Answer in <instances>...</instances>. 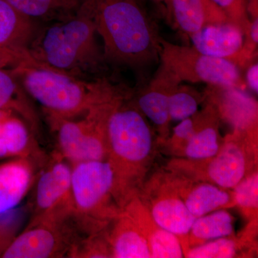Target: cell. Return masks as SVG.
<instances>
[{
    "mask_svg": "<svg viewBox=\"0 0 258 258\" xmlns=\"http://www.w3.org/2000/svg\"><path fill=\"white\" fill-rule=\"evenodd\" d=\"M226 13L229 19L245 31L249 23L247 14L248 0H212Z\"/></svg>",
    "mask_w": 258,
    "mask_h": 258,
    "instance_id": "f1b7e54d",
    "label": "cell"
},
{
    "mask_svg": "<svg viewBox=\"0 0 258 258\" xmlns=\"http://www.w3.org/2000/svg\"><path fill=\"white\" fill-rule=\"evenodd\" d=\"M35 128L18 112L0 110V161L23 158L42 166L48 156L35 137Z\"/></svg>",
    "mask_w": 258,
    "mask_h": 258,
    "instance_id": "7c38bea8",
    "label": "cell"
},
{
    "mask_svg": "<svg viewBox=\"0 0 258 258\" xmlns=\"http://www.w3.org/2000/svg\"><path fill=\"white\" fill-rule=\"evenodd\" d=\"M11 71L45 115L71 118L82 115L104 100L115 86L104 76L87 81L31 64H21Z\"/></svg>",
    "mask_w": 258,
    "mask_h": 258,
    "instance_id": "277c9868",
    "label": "cell"
},
{
    "mask_svg": "<svg viewBox=\"0 0 258 258\" xmlns=\"http://www.w3.org/2000/svg\"><path fill=\"white\" fill-rule=\"evenodd\" d=\"M257 131L235 130L230 139L222 144L215 157L205 159V180L225 189H232L248 175L249 158L247 147L255 138Z\"/></svg>",
    "mask_w": 258,
    "mask_h": 258,
    "instance_id": "8fae6325",
    "label": "cell"
},
{
    "mask_svg": "<svg viewBox=\"0 0 258 258\" xmlns=\"http://www.w3.org/2000/svg\"><path fill=\"white\" fill-rule=\"evenodd\" d=\"M179 83L174 75L160 66L147 86L137 91H132L136 105L155 126L163 142L170 135L169 97Z\"/></svg>",
    "mask_w": 258,
    "mask_h": 258,
    "instance_id": "4fadbf2b",
    "label": "cell"
},
{
    "mask_svg": "<svg viewBox=\"0 0 258 258\" xmlns=\"http://www.w3.org/2000/svg\"><path fill=\"white\" fill-rule=\"evenodd\" d=\"M40 166L23 158L0 163V216L15 210L30 193Z\"/></svg>",
    "mask_w": 258,
    "mask_h": 258,
    "instance_id": "e0dca14e",
    "label": "cell"
},
{
    "mask_svg": "<svg viewBox=\"0 0 258 258\" xmlns=\"http://www.w3.org/2000/svg\"><path fill=\"white\" fill-rule=\"evenodd\" d=\"M72 164L54 151L39 168L32 185L30 220L73 217Z\"/></svg>",
    "mask_w": 258,
    "mask_h": 258,
    "instance_id": "9c48e42d",
    "label": "cell"
},
{
    "mask_svg": "<svg viewBox=\"0 0 258 258\" xmlns=\"http://www.w3.org/2000/svg\"><path fill=\"white\" fill-rule=\"evenodd\" d=\"M20 223V215L15 210L0 216V257L18 235Z\"/></svg>",
    "mask_w": 258,
    "mask_h": 258,
    "instance_id": "f546056e",
    "label": "cell"
},
{
    "mask_svg": "<svg viewBox=\"0 0 258 258\" xmlns=\"http://www.w3.org/2000/svg\"><path fill=\"white\" fill-rule=\"evenodd\" d=\"M229 237L216 239L190 247L184 252L189 258H231L238 254L240 244Z\"/></svg>",
    "mask_w": 258,
    "mask_h": 258,
    "instance_id": "83f0119b",
    "label": "cell"
},
{
    "mask_svg": "<svg viewBox=\"0 0 258 258\" xmlns=\"http://www.w3.org/2000/svg\"><path fill=\"white\" fill-rule=\"evenodd\" d=\"M21 14L38 23H50L79 10L83 0H7Z\"/></svg>",
    "mask_w": 258,
    "mask_h": 258,
    "instance_id": "603a6c76",
    "label": "cell"
},
{
    "mask_svg": "<svg viewBox=\"0 0 258 258\" xmlns=\"http://www.w3.org/2000/svg\"><path fill=\"white\" fill-rule=\"evenodd\" d=\"M37 29L28 47L42 67L86 79L101 74L106 62L96 40V28L89 0L77 11Z\"/></svg>",
    "mask_w": 258,
    "mask_h": 258,
    "instance_id": "7a4b0ae2",
    "label": "cell"
},
{
    "mask_svg": "<svg viewBox=\"0 0 258 258\" xmlns=\"http://www.w3.org/2000/svg\"><path fill=\"white\" fill-rule=\"evenodd\" d=\"M220 120V115L215 106L208 120L197 130L186 144L182 156L190 160H205L215 157L222 145L219 134Z\"/></svg>",
    "mask_w": 258,
    "mask_h": 258,
    "instance_id": "cb8c5ba5",
    "label": "cell"
},
{
    "mask_svg": "<svg viewBox=\"0 0 258 258\" xmlns=\"http://www.w3.org/2000/svg\"><path fill=\"white\" fill-rule=\"evenodd\" d=\"M13 109L31 123L37 125V115L25 94V91L11 70L0 69V110Z\"/></svg>",
    "mask_w": 258,
    "mask_h": 258,
    "instance_id": "d4e9b609",
    "label": "cell"
},
{
    "mask_svg": "<svg viewBox=\"0 0 258 258\" xmlns=\"http://www.w3.org/2000/svg\"><path fill=\"white\" fill-rule=\"evenodd\" d=\"M234 222L233 216L225 209L197 217L186 237L184 252L209 241L230 237L234 232Z\"/></svg>",
    "mask_w": 258,
    "mask_h": 258,
    "instance_id": "7402d4cb",
    "label": "cell"
},
{
    "mask_svg": "<svg viewBox=\"0 0 258 258\" xmlns=\"http://www.w3.org/2000/svg\"><path fill=\"white\" fill-rule=\"evenodd\" d=\"M137 196L154 221L177 236L182 245L196 217L180 198L171 174H157L149 184H144Z\"/></svg>",
    "mask_w": 258,
    "mask_h": 258,
    "instance_id": "30bf717a",
    "label": "cell"
},
{
    "mask_svg": "<svg viewBox=\"0 0 258 258\" xmlns=\"http://www.w3.org/2000/svg\"><path fill=\"white\" fill-rule=\"evenodd\" d=\"M39 27L7 0H0V48L28 51Z\"/></svg>",
    "mask_w": 258,
    "mask_h": 258,
    "instance_id": "44dd1931",
    "label": "cell"
},
{
    "mask_svg": "<svg viewBox=\"0 0 258 258\" xmlns=\"http://www.w3.org/2000/svg\"><path fill=\"white\" fill-rule=\"evenodd\" d=\"M161 66L180 83H205L243 90L239 68L233 62L202 53L193 46L171 43L161 38Z\"/></svg>",
    "mask_w": 258,
    "mask_h": 258,
    "instance_id": "52a82bcc",
    "label": "cell"
},
{
    "mask_svg": "<svg viewBox=\"0 0 258 258\" xmlns=\"http://www.w3.org/2000/svg\"><path fill=\"white\" fill-rule=\"evenodd\" d=\"M246 82L248 87L254 91L258 93V64L257 62L251 64L246 74Z\"/></svg>",
    "mask_w": 258,
    "mask_h": 258,
    "instance_id": "1f68e13d",
    "label": "cell"
},
{
    "mask_svg": "<svg viewBox=\"0 0 258 258\" xmlns=\"http://www.w3.org/2000/svg\"><path fill=\"white\" fill-rule=\"evenodd\" d=\"M21 64L40 66L28 51H17L0 48V69L13 70Z\"/></svg>",
    "mask_w": 258,
    "mask_h": 258,
    "instance_id": "4dcf8cb0",
    "label": "cell"
},
{
    "mask_svg": "<svg viewBox=\"0 0 258 258\" xmlns=\"http://www.w3.org/2000/svg\"><path fill=\"white\" fill-rule=\"evenodd\" d=\"M171 175L180 198L196 218L236 205L232 189H225L208 181H192L175 174Z\"/></svg>",
    "mask_w": 258,
    "mask_h": 258,
    "instance_id": "2e32d148",
    "label": "cell"
},
{
    "mask_svg": "<svg viewBox=\"0 0 258 258\" xmlns=\"http://www.w3.org/2000/svg\"><path fill=\"white\" fill-rule=\"evenodd\" d=\"M162 1L176 28L188 37L208 25L231 21L225 12L212 0Z\"/></svg>",
    "mask_w": 258,
    "mask_h": 258,
    "instance_id": "d6986e66",
    "label": "cell"
},
{
    "mask_svg": "<svg viewBox=\"0 0 258 258\" xmlns=\"http://www.w3.org/2000/svg\"><path fill=\"white\" fill-rule=\"evenodd\" d=\"M205 98L198 90L187 85L179 83L171 93L169 113L171 120L181 121L189 118L198 111L199 106Z\"/></svg>",
    "mask_w": 258,
    "mask_h": 258,
    "instance_id": "484cf974",
    "label": "cell"
},
{
    "mask_svg": "<svg viewBox=\"0 0 258 258\" xmlns=\"http://www.w3.org/2000/svg\"><path fill=\"white\" fill-rule=\"evenodd\" d=\"M258 175L254 171L245 176L232 189L235 206L242 210L245 216L254 218L257 215Z\"/></svg>",
    "mask_w": 258,
    "mask_h": 258,
    "instance_id": "4316f807",
    "label": "cell"
},
{
    "mask_svg": "<svg viewBox=\"0 0 258 258\" xmlns=\"http://www.w3.org/2000/svg\"><path fill=\"white\" fill-rule=\"evenodd\" d=\"M106 63L142 69L157 62L161 38L137 0H89Z\"/></svg>",
    "mask_w": 258,
    "mask_h": 258,
    "instance_id": "3957f363",
    "label": "cell"
},
{
    "mask_svg": "<svg viewBox=\"0 0 258 258\" xmlns=\"http://www.w3.org/2000/svg\"><path fill=\"white\" fill-rule=\"evenodd\" d=\"M105 234L111 257H152L147 239L124 210L105 229Z\"/></svg>",
    "mask_w": 258,
    "mask_h": 258,
    "instance_id": "ffe728a7",
    "label": "cell"
},
{
    "mask_svg": "<svg viewBox=\"0 0 258 258\" xmlns=\"http://www.w3.org/2000/svg\"><path fill=\"white\" fill-rule=\"evenodd\" d=\"M189 37L192 46L202 53L230 61L240 68L244 33L235 23L208 25Z\"/></svg>",
    "mask_w": 258,
    "mask_h": 258,
    "instance_id": "9a60e30c",
    "label": "cell"
},
{
    "mask_svg": "<svg viewBox=\"0 0 258 258\" xmlns=\"http://www.w3.org/2000/svg\"><path fill=\"white\" fill-rule=\"evenodd\" d=\"M113 184L108 161L73 164V219L85 237L105 230L121 211L113 198Z\"/></svg>",
    "mask_w": 258,
    "mask_h": 258,
    "instance_id": "5b68a950",
    "label": "cell"
},
{
    "mask_svg": "<svg viewBox=\"0 0 258 258\" xmlns=\"http://www.w3.org/2000/svg\"><path fill=\"white\" fill-rule=\"evenodd\" d=\"M84 238L74 219L30 220L5 250V258L69 257L70 252Z\"/></svg>",
    "mask_w": 258,
    "mask_h": 258,
    "instance_id": "ba28073f",
    "label": "cell"
},
{
    "mask_svg": "<svg viewBox=\"0 0 258 258\" xmlns=\"http://www.w3.org/2000/svg\"><path fill=\"white\" fill-rule=\"evenodd\" d=\"M205 98L215 106L220 115L237 131L257 130V102L243 90L230 86L208 85Z\"/></svg>",
    "mask_w": 258,
    "mask_h": 258,
    "instance_id": "5bb4252c",
    "label": "cell"
},
{
    "mask_svg": "<svg viewBox=\"0 0 258 258\" xmlns=\"http://www.w3.org/2000/svg\"><path fill=\"white\" fill-rule=\"evenodd\" d=\"M107 139L113 198L122 210L143 186L155 154L151 125L136 105L132 90L123 86L108 116Z\"/></svg>",
    "mask_w": 258,
    "mask_h": 258,
    "instance_id": "6da1fadb",
    "label": "cell"
},
{
    "mask_svg": "<svg viewBox=\"0 0 258 258\" xmlns=\"http://www.w3.org/2000/svg\"><path fill=\"white\" fill-rule=\"evenodd\" d=\"M133 219L147 239L153 258L184 257L179 237L160 227L151 216L139 197L135 196L122 208Z\"/></svg>",
    "mask_w": 258,
    "mask_h": 258,
    "instance_id": "ac0fdd59",
    "label": "cell"
},
{
    "mask_svg": "<svg viewBox=\"0 0 258 258\" xmlns=\"http://www.w3.org/2000/svg\"><path fill=\"white\" fill-rule=\"evenodd\" d=\"M121 85L87 112L71 118L45 115L55 139V152L71 164L104 161L108 154V116Z\"/></svg>",
    "mask_w": 258,
    "mask_h": 258,
    "instance_id": "8992f818",
    "label": "cell"
}]
</instances>
